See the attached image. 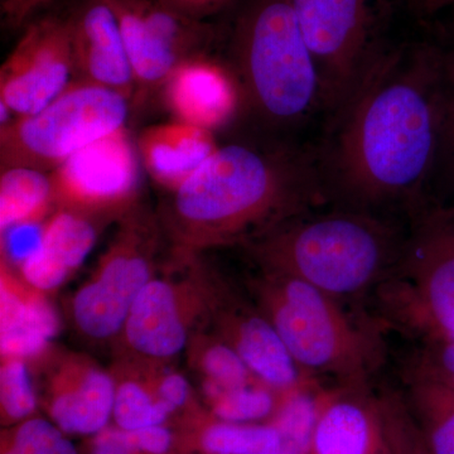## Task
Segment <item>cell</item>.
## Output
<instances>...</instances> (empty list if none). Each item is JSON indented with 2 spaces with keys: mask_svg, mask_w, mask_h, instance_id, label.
Here are the masks:
<instances>
[{
  "mask_svg": "<svg viewBox=\"0 0 454 454\" xmlns=\"http://www.w3.org/2000/svg\"><path fill=\"white\" fill-rule=\"evenodd\" d=\"M443 44L376 41L365 68L315 143L327 205L393 216L432 201Z\"/></svg>",
  "mask_w": 454,
  "mask_h": 454,
  "instance_id": "6da1fadb",
  "label": "cell"
},
{
  "mask_svg": "<svg viewBox=\"0 0 454 454\" xmlns=\"http://www.w3.org/2000/svg\"><path fill=\"white\" fill-rule=\"evenodd\" d=\"M327 205L313 143H230L158 211L170 258L245 245L280 223Z\"/></svg>",
  "mask_w": 454,
  "mask_h": 454,
  "instance_id": "7a4b0ae2",
  "label": "cell"
},
{
  "mask_svg": "<svg viewBox=\"0 0 454 454\" xmlns=\"http://www.w3.org/2000/svg\"><path fill=\"white\" fill-rule=\"evenodd\" d=\"M406 223L373 212L321 207L304 212L245 245L260 270L304 280L340 301H356L395 269Z\"/></svg>",
  "mask_w": 454,
  "mask_h": 454,
  "instance_id": "3957f363",
  "label": "cell"
},
{
  "mask_svg": "<svg viewBox=\"0 0 454 454\" xmlns=\"http://www.w3.org/2000/svg\"><path fill=\"white\" fill-rule=\"evenodd\" d=\"M230 68L241 110L268 140L309 145L301 134L316 122L321 131V80L292 0H245L232 28Z\"/></svg>",
  "mask_w": 454,
  "mask_h": 454,
  "instance_id": "277c9868",
  "label": "cell"
},
{
  "mask_svg": "<svg viewBox=\"0 0 454 454\" xmlns=\"http://www.w3.org/2000/svg\"><path fill=\"white\" fill-rule=\"evenodd\" d=\"M249 291L307 375L340 387L372 385L385 357L380 319L352 315L321 289L274 271L259 269Z\"/></svg>",
  "mask_w": 454,
  "mask_h": 454,
  "instance_id": "5b68a950",
  "label": "cell"
},
{
  "mask_svg": "<svg viewBox=\"0 0 454 454\" xmlns=\"http://www.w3.org/2000/svg\"><path fill=\"white\" fill-rule=\"evenodd\" d=\"M402 255L375 291L379 319L414 339L454 336V203L429 201L406 217Z\"/></svg>",
  "mask_w": 454,
  "mask_h": 454,
  "instance_id": "8992f818",
  "label": "cell"
},
{
  "mask_svg": "<svg viewBox=\"0 0 454 454\" xmlns=\"http://www.w3.org/2000/svg\"><path fill=\"white\" fill-rule=\"evenodd\" d=\"M167 243L157 212L140 201L118 223L112 243L68 301L74 330L90 342H116L134 301L157 276Z\"/></svg>",
  "mask_w": 454,
  "mask_h": 454,
  "instance_id": "52a82bcc",
  "label": "cell"
},
{
  "mask_svg": "<svg viewBox=\"0 0 454 454\" xmlns=\"http://www.w3.org/2000/svg\"><path fill=\"white\" fill-rule=\"evenodd\" d=\"M130 113L119 92L74 79L40 112L0 125V169L51 173L83 146L127 127Z\"/></svg>",
  "mask_w": 454,
  "mask_h": 454,
  "instance_id": "ba28073f",
  "label": "cell"
},
{
  "mask_svg": "<svg viewBox=\"0 0 454 454\" xmlns=\"http://www.w3.org/2000/svg\"><path fill=\"white\" fill-rule=\"evenodd\" d=\"M229 291L200 256L170 259L168 273L155 276L134 301L116 340L121 358L168 363L193 334L208 328Z\"/></svg>",
  "mask_w": 454,
  "mask_h": 454,
  "instance_id": "9c48e42d",
  "label": "cell"
},
{
  "mask_svg": "<svg viewBox=\"0 0 454 454\" xmlns=\"http://www.w3.org/2000/svg\"><path fill=\"white\" fill-rule=\"evenodd\" d=\"M121 28L134 79L131 112L162 95L175 68L208 55L217 38L207 20L184 16L160 0H106Z\"/></svg>",
  "mask_w": 454,
  "mask_h": 454,
  "instance_id": "30bf717a",
  "label": "cell"
},
{
  "mask_svg": "<svg viewBox=\"0 0 454 454\" xmlns=\"http://www.w3.org/2000/svg\"><path fill=\"white\" fill-rule=\"evenodd\" d=\"M373 2L378 0H292L321 80L324 122L354 88L378 41Z\"/></svg>",
  "mask_w": 454,
  "mask_h": 454,
  "instance_id": "8fae6325",
  "label": "cell"
},
{
  "mask_svg": "<svg viewBox=\"0 0 454 454\" xmlns=\"http://www.w3.org/2000/svg\"><path fill=\"white\" fill-rule=\"evenodd\" d=\"M140 157L127 127L83 146L50 173L57 208L116 221L140 202Z\"/></svg>",
  "mask_w": 454,
  "mask_h": 454,
  "instance_id": "7c38bea8",
  "label": "cell"
},
{
  "mask_svg": "<svg viewBox=\"0 0 454 454\" xmlns=\"http://www.w3.org/2000/svg\"><path fill=\"white\" fill-rule=\"evenodd\" d=\"M74 76L66 18L33 20L0 67V104L16 118L32 115L59 97Z\"/></svg>",
  "mask_w": 454,
  "mask_h": 454,
  "instance_id": "4fadbf2b",
  "label": "cell"
},
{
  "mask_svg": "<svg viewBox=\"0 0 454 454\" xmlns=\"http://www.w3.org/2000/svg\"><path fill=\"white\" fill-rule=\"evenodd\" d=\"M41 403L51 422L67 435H95L113 418L115 379L94 358L77 352L52 351Z\"/></svg>",
  "mask_w": 454,
  "mask_h": 454,
  "instance_id": "5bb4252c",
  "label": "cell"
},
{
  "mask_svg": "<svg viewBox=\"0 0 454 454\" xmlns=\"http://www.w3.org/2000/svg\"><path fill=\"white\" fill-rule=\"evenodd\" d=\"M208 327L226 340L258 380L283 394L322 384L295 363L276 327L255 304L227 292Z\"/></svg>",
  "mask_w": 454,
  "mask_h": 454,
  "instance_id": "9a60e30c",
  "label": "cell"
},
{
  "mask_svg": "<svg viewBox=\"0 0 454 454\" xmlns=\"http://www.w3.org/2000/svg\"><path fill=\"white\" fill-rule=\"evenodd\" d=\"M310 454H391L385 391L325 387Z\"/></svg>",
  "mask_w": 454,
  "mask_h": 454,
  "instance_id": "2e32d148",
  "label": "cell"
},
{
  "mask_svg": "<svg viewBox=\"0 0 454 454\" xmlns=\"http://www.w3.org/2000/svg\"><path fill=\"white\" fill-rule=\"evenodd\" d=\"M65 18L73 49L74 79L114 90L131 104L134 79L129 59L106 0H77Z\"/></svg>",
  "mask_w": 454,
  "mask_h": 454,
  "instance_id": "e0dca14e",
  "label": "cell"
},
{
  "mask_svg": "<svg viewBox=\"0 0 454 454\" xmlns=\"http://www.w3.org/2000/svg\"><path fill=\"white\" fill-rule=\"evenodd\" d=\"M162 98L175 121L212 133L241 110L240 88L231 68L208 55L179 64L167 80Z\"/></svg>",
  "mask_w": 454,
  "mask_h": 454,
  "instance_id": "ac0fdd59",
  "label": "cell"
},
{
  "mask_svg": "<svg viewBox=\"0 0 454 454\" xmlns=\"http://www.w3.org/2000/svg\"><path fill=\"white\" fill-rule=\"evenodd\" d=\"M110 223L71 208H56L42 226L40 244L17 267L18 273L38 291H56L82 267Z\"/></svg>",
  "mask_w": 454,
  "mask_h": 454,
  "instance_id": "d6986e66",
  "label": "cell"
},
{
  "mask_svg": "<svg viewBox=\"0 0 454 454\" xmlns=\"http://www.w3.org/2000/svg\"><path fill=\"white\" fill-rule=\"evenodd\" d=\"M0 349L2 357L25 358L41 365L53 351L59 321L46 293L33 288L7 260L0 274Z\"/></svg>",
  "mask_w": 454,
  "mask_h": 454,
  "instance_id": "ffe728a7",
  "label": "cell"
},
{
  "mask_svg": "<svg viewBox=\"0 0 454 454\" xmlns=\"http://www.w3.org/2000/svg\"><path fill=\"white\" fill-rule=\"evenodd\" d=\"M136 142L142 166L168 193L192 177L220 146L212 131L178 121L151 125Z\"/></svg>",
  "mask_w": 454,
  "mask_h": 454,
  "instance_id": "44dd1931",
  "label": "cell"
},
{
  "mask_svg": "<svg viewBox=\"0 0 454 454\" xmlns=\"http://www.w3.org/2000/svg\"><path fill=\"white\" fill-rule=\"evenodd\" d=\"M0 230L43 223L56 211L50 173L14 167L0 169Z\"/></svg>",
  "mask_w": 454,
  "mask_h": 454,
  "instance_id": "7402d4cb",
  "label": "cell"
},
{
  "mask_svg": "<svg viewBox=\"0 0 454 454\" xmlns=\"http://www.w3.org/2000/svg\"><path fill=\"white\" fill-rule=\"evenodd\" d=\"M190 446L202 454H278L279 435L270 423H232L207 411L191 422Z\"/></svg>",
  "mask_w": 454,
  "mask_h": 454,
  "instance_id": "603a6c76",
  "label": "cell"
},
{
  "mask_svg": "<svg viewBox=\"0 0 454 454\" xmlns=\"http://www.w3.org/2000/svg\"><path fill=\"white\" fill-rule=\"evenodd\" d=\"M406 404L429 454H454V391L419 379H404Z\"/></svg>",
  "mask_w": 454,
  "mask_h": 454,
  "instance_id": "cb8c5ba5",
  "label": "cell"
},
{
  "mask_svg": "<svg viewBox=\"0 0 454 454\" xmlns=\"http://www.w3.org/2000/svg\"><path fill=\"white\" fill-rule=\"evenodd\" d=\"M115 379L113 420L115 427L136 430L145 427L166 426L173 417L158 400L142 370L130 360L119 358L112 372Z\"/></svg>",
  "mask_w": 454,
  "mask_h": 454,
  "instance_id": "d4e9b609",
  "label": "cell"
},
{
  "mask_svg": "<svg viewBox=\"0 0 454 454\" xmlns=\"http://www.w3.org/2000/svg\"><path fill=\"white\" fill-rule=\"evenodd\" d=\"M186 351L202 391L232 389L258 381L235 349L208 328L191 337Z\"/></svg>",
  "mask_w": 454,
  "mask_h": 454,
  "instance_id": "484cf974",
  "label": "cell"
},
{
  "mask_svg": "<svg viewBox=\"0 0 454 454\" xmlns=\"http://www.w3.org/2000/svg\"><path fill=\"white\" fill-rule=\"evenodd\" d=\"M325 387L322 384L309 385L280 397L276 414L269 422L279 435L278 454H310Z\"/></svg>",
  "mask_w": 454,
  "mask_h": 454,
  "instance_id": "4316f807",
  "label": "cell"
},
{
  "mask_svg": "<svg viewBox=\"0 0 454 454\" xmlns=\"http://www.w3.org/2000/svg\"><path fill=\"white\" fill-rule=\"evenodd\" d=\"M212 417L232 423H269L276 414L280 395L262 381L232 389L202 391Z\"/></svg>",
  "mask_w": 454,
  "mask_h": 454,
  "instance_id": "83f0119b",
  "label": "cell"
},
{
  "mask_svg": "<svg viewBox=\"0 0 454 454\" xmlns=\"http://www.w3.org/2000/svg\"><path fill=\"white\" fill-rule=\"evenodd\" d=\"M443 44L441 130L432 182V201L454 203V40Z\"/></svg>",
  "mask_w": 454,
  "mask_h": 454,
  "instance_id": "f1b7e54d",
  "label": "cell"
},
{
  "mask_svg": "<svg viewBox=\"0 0 454 454\" xmlns=\"http://www.w3.org/2000/svg\"><path fill=\"white\" fill-rule=\"evenodd\" d=\"M38 395L32 367L25 358L4 356L0 365V414L4 427L25 422L35 414Z\"/></svg>",
  "mask_w": 454,
  "mask_h": 454,
  "instance_id": "f546056e",
  "label": "cell"
},
{
  "mask_svg": "<svg viewBox=\"0 0 454 454\" xmlns=\"http://www.w3.org/2000/svg\"><path fill=\"white\" fill-rule=\"evenodd\" d=\"M0 454H79L55 423L32 417L3 433Z\"/></svg>",
  "mask_w": 454,
  "mask_h": 454,
  "instance_id": "4dcf8cb0",
  "label": "cell"
},
{
  "mask_svg": "<svg viewBox=\"0 0 454 454\" xmlns=\"http://www.w3.org/2000/svg\"><path fill=\"white\" fill-rule=\"evenodd\" d=\"M408 358L404 379L435 382L454 391V339L427 337Z\"/></svg>",
  "mask_w": 454,
  "mask_h": 454,
  "instance_id": "1f68e13d",
  "label": "cell"
},
{
  "mask_svg": "<svg viewBox=\"0 0 454 454\" xmlns=\"http://www.w3.org/2000/svg\"><path fill=\"white\" fill-rule=\"evenodd\" d=\"M391 454H429L404 396L385 391Z\"/></svg>",
  "mask_w": 454,
  "mask_h": 454,
  "instance_id": "d6a6232c",
  "label": "cell"
},
{
  "mask_svg": "<svg viewBox=\"0 0 454 454\" xmlns=\"http://www.w3.org/2000/svg\"><path fill=\"white\" fill-rule=\"evenodd\" d=\"M125 441L143 454H170L177 447V435L167 426L145 427L136 430L121 429Z\"/></svg>",
  "mask_w": 454,
  "mask_h": 454,
  "instance_id": "836d02e7",
  "label": "cell"
},
{
  "mask_svg": "<svg viewBox=\"0 0 454 454\" xmlns=\"http://www.w3.org/2000/svg\"><path fill=\"white\" fill-rule=\"evenodd\" d=\"M52 2L53 0H0V9L5 25L9 28L20 29L28 22L29 18Z\"/></svg>",
  "mask_w": 454,
  "mask_h": 454,
  "instance_id": "e575fe53",
  "label": "cell"
},
{
  "mask_svg": "<svg viewBox=\"0 0 454 454\" xmlns=\"http://www.w3.org/2000/svg\"><path fill=\"white\" fill-rule=\"evenodd\" d=\"M89 454H143L125 441L121 428L107 426L92 435L89 442Z\"/></svg>",
  "mask_w": 454,
  "mask_h": 454,
  "instance_id": "d590c367",
  "label": "cell"
},
{
  "mask_svg": "<svg viewBox=\"0 0 454 454\" xmlns=\"http://www.w3.org/2000/svg\"><path fill=\"white\" fill-rule=\"evenodd\" d=\"M160 2L184 16L206 20L208 17L223 11L232 0H160Z\"/></svg>",
  "mask_w": 454,
  "mask_h": 454,
  "instance_id": "8d00e7d4",
  "label": "cell"
},
{
  "mask_svg": "<svg viewBox=\"0 0 454 454\" xmlns=\"http://www.w3.org/2000/svg\"><path fill=\"white\" fill-rule=\"evenodd\" d=\"M409 7L418 16L429 17L454 5V0H408Z\"/></svg>",
  "mask_w": 454,
  "mask_h": 454,
  "instance_id": "74e56055",
  "label": "cell"
},
{
  "mask_svg": "<svg viewBox=\"0 0 454 454\" xmlns=\"http://www.w3.org/2000/svg\"><path fill=\"white\" fill-rule=\"evenodd\" d=\"M380 2H382V0H378V3H380ZM406 2H408V0H406Z\"/></svg>",
  "mask_w": 454,
  "mask_h": 454,
  "instance_id": "f35d334b",
  "label": "cell"
},
{
  "mask_svg": "<svg viewBox=\"0 0 454 454\" xmlns=\"http://www.w3.org/2000/svg\"><path fill=\"white\" fill-rule=\"evenodd\" d=\"M448 339H454V336L453 337H448Z\"/></svg>",
  "mask_w": 454,
  "mask_h": 454,
  "instance_id": "ab89813d",
  "label": "cell"
}]
</instances>
